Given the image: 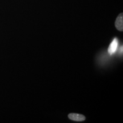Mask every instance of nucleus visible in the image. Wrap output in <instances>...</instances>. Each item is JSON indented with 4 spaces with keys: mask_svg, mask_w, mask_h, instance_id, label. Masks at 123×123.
<instances>
[{
    "mask_svg": "<svg viewBox=\"0 0 123 123\" xmlns=\"http://www.w3.org/2000/svg\"><path fill=\"white\" fill-rule=\"evenodd\" d=\"M115 27L118 30L123 31V14H120L115 21Z\"/></svg>",
    "mask_w": 123,
    "mask_h": 123,
    "instance_id": "1",
    "label": "nucleus"
},
{
    "mask_svg": "<svg viewBox=\"0 0 123 123\" xmlns=\"http://www.w3.org/2000/svg\"><path fill=\"white\" fill-rule=\"evenodd\" d=\"M68 116L70 120L75 121H83L86 120V117L84 115L78 113H70Z\"/></svg>",
    "mask_w": 123,
    "mask_h": 123,
    "instance_id": "2",
    "label": "nucleus"
},
{
    "mask_svg": "<svg viewBox=\"0 0 123 123\" xmlns=\"http://www.w3.org/2000/svg\"><path fill=\"white\" fill-rule=\"evenodd\" d=\"M117 45H118V41L117 38H115L113 40V41L111 42V43L109 46L108 49V51L110 54H113L115 53V51H116V49L117 48Z\"/></svg>",
    "mask_w": 123,
    "mask_h": 123,
    "instance_id": "3",
    "label": "nucleus"
},
{
    "mask_svg": "<svg viewBox=\"0 0 123 123\" xmlns=\"http://www.w3.org/2000/svg\"><path fill=\"white\" fill-rule=\"evenodd\" d=\"M120 51H121V53H122V52H123V46H121V49H120Z\"/></svg>",
    "mask_w": 123,
    "mask_h": 123,
    "instance_id": "4",
    "label": "nucleus"
}]
</instances>
